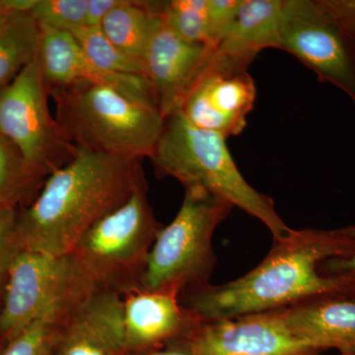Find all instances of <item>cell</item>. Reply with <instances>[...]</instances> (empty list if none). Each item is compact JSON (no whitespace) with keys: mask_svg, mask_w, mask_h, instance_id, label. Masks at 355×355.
Wrapping results in <instances>:
<instances>
[{"mask_svg":"<svg viewBox=\"0 0 355 355\" xmlns=\"http://www.w3.org/2000/svg\"><path fill=\"white\" fill-rule=\"evenodd\" d=\"M284 0H241L237 15L214 57L249 67L266 49L282 48L280 17Z\"/></svg>","mask_w":355,"mask_h":355,"instance_id":"obj_17","label":"cell"},{"mask_svg":"<svg viewBox=\"0 0 355 355\" xmlns=\"http://www.w3.org/2000/svg\"><path fill=\"white\" fill-rule=\"evenodd\" d=\"M6 272H0V307H1L2 297H3L4 286H6Z\"/></svg>","mask_w":355,"mask_h":355,"instance_id":"obj_32","label":"cell"},{"mask_svg":"<svg viewBox=\"0 0 355 355\" xmlns=\"http://www.w3.org/2000/svg\"><path fill=\"white\" fill-rule=\"evenodd\" d=\"M241 0H207V28L210 48L214 49L232 25Z\"/></svg>","mask_w":355,"mask_h":355,"instance_id":"obj_25","label":"cell"},{"mask_svg":"<svg viewBox=\"0 0 355 355\" xmlns=\"http://www.w3.org/2000/svg\"><path fill=\"white\" fill-rule=\"evenodd\" d=\"M48 87L37 60L0 93V135L46 179L74 157V146L49 107Z\"/></svg>","mask_w":355,"mask_h":355,"instance_id":"obj_8","label":"cell"},{"mask_svg":"<svg viewBox=\"0 0 355 355\" xmlns=\"http://www.w3.org/2000/svg\"><path fill=\"white\" fill-rule=\"evenodd\" d=\"M15 12L8 6L7 0H0V21L4 19L8 14ZM21 13V12H20Z\"/></svg>","mask_w":355,"mask_h":355,"instance_id":"obj_31","label":"cell"},{"mask_svg":"<svg viewBox=\"0 0 355 355\" xmlns=\"http://www.w3.org/2000/svg\"><path fill=\"white\" fill-rule=\"evenodd\" d=\"M40 35L31 13L12 12L0 21V93L36 60Z\"/></svg>","mask_w":355,"mask_h":355,"instance_id":"obj_19","label":"cell"},{"mask_svg":"<svg viewBox=\"0 0 355 355\" xmlns=\"http://www.w3.org/2000/svg\"><path fill=\"white\" fill-rule=\"evenodd\" d=\"M226 140L195 127L181 113L173 114L165 119L150 159L159 174L174 178L184 188L198 187L224 198L263 222L273 241L284 239L292 229L277 214L272 198L254 190L243 177Z\"/></svg>","mask_w":355,"mask_h":355,"instance_id":"obj_3","label":"cell"},{"mask_svg":"<svg viewBox=\"0 0 355 355\" xmlns=\"http://www.w3.org/2000/svg\"><path fill=\"white\" fill-rule=\"evenodd\" d=\"M350 40H352V39H350ZM352 46H354V53H355V41H354V40H352Z\"/></svg>","mask_w":355,"mask_h":355,"instance_id":"obj_34","label":"cell"},{"mask_svg":"<svg viewBox=\"0 0 355 355\" xmlns=\"http://www.w3.org/2000/svg\"><path fill=\"white\" fill-rule=\"evenodd\" d=\"M355 235V225L350 226ZM322 270L326 273H355V254L354 256L345 259H334L324 263L321 266Z\"/></svg>","mask_w":355,"mask_h":355,"instance_id":"obj_29","label":"cell"},{"mask_svg":"<svg viewBox=\"0 0 355 355\" xmlns=\"http://www.w3.org/2000/svg\"><path fill=\"white\" fill-rule=\"evenodd\" d=\"M163 2L121 0L100 28L123 53L142 62L162 25Z\"/></svg>","mask_w":355,"mask_h":355,"instance_id":"obj_18","label":"cell"},{"mask_svg":"<svg viewBox=\"0 0 355 355\" xmlns=\"http://www.w3.org/2000/svg\"><path fill=\"white\" fill-rule=\"evenodd\" d=\"M161 228L144 184L86 231L69 254L95 289L123 296L140 288L147 257Z\"/></svg>","mask_w":355,"mask_h":355,"instance_id":"obj_5","label":"cell"},{"mask_svg":"<svg viewBox=\"0 0 355 355\" xmlns=\"http://www.w3.org/2000/svg\"><path fill=\"white\" fill-rule=\"evenodd\" d=\"M123 297L96 291L65 315L51 355H128Z\"/></svg>","mask_w":355,"mask_h":355,"instance_id":"obj_12","label":"cell"},{"mask_svg":"<svg viewBox=\"0 0 355 355\" xmlns=\"http://www.w3.org/2000/svg\"><path fill=\"white\" fill-rule=\"evenodd\" d=\"M184 345L198 355H319L287 328L280 309L200 322Z\"/></svg>","mask_w":355,"mask_h":355,"instance_id":"obj_11","label":"cell"},{"mask_svg":"<svg viewBox=\"0 0 355 355\" xmlns=\"http://www.w3.org/2000/svg\"><path fill=\"white\" fill-rule=\"evenodd\" d=\"M128 354L164 349L191 335L200 321L170 289L137 288L123 296Z\"/></svg>","mask_w":355,"mask_h":355,"instance_id":"obj_14","label":"cell"},{"mask_svg":"<svg viewBox=\"0 0 355 355\" xmlns=\"http://www.w3.org/2000/svg\"><path fill=\"white\" fill-rule=\"evenodd\" d=\"M323 3L355 41V0H323Z\"/></svg>","mask_w":355,"mask_h":355,"instance_id":"obj_27","label":"cell"},{"mask_svg":"<svg viewBox=\"0 0 355 355\" xmlns=\"http://www.w3.org/2000/svg\"><path fill=\"white\" fill-rule=\"evenodd\" d=\"M70 309L55 310L40 318L6 343L0 355H51L58 329Z\"/></svg>","mask_w":355,"mask_h":355,"instance_id":"obj_23","label":"cell"},{"mask_svg":"<svg viewBox=\"0 0 355 355\" xmlns=\"http://www.w3.org/2000/svg\"><path fill=\"white\" fill-rule=\"evenodd\" d=\"M280 313L289 331L319 352L355 355V296H315L280 308Z\"/></svg>","mask_w":355,"mask_h":355,"instance_id":"obj_16","label":"cell"},{"mask_svg":"<svg viewBox=\"0 0 355 355\" xmlns=\"http://www.w3.org/2000/svg\"><path fill=\"white\" fill-rule=\"evenodd\" d=\"M40 31L36 60L49 92L78 83L101 84L157 107L153 86L146 77L105 71L86 55L70 33L41 26Z\"/></svg>","mask_w":355,"mask_h":355,"instance_id":"obj_13","label":"cell"},{"mask_svg":"<svg viewBox=\"0 0 355 355\" xmlns=\"http://www.w3.org/2000/svg\"><path fill=\"white\" fill-rule=\"evenodd\" d=\"M76 148L67 164L44 180L34 202L18 210L17 251L69 254L96 222L146 184L141 160Z\"/></svg>","mask_w":355,"mask_h":355,"instance_id":"obj_2","label":"cell"},{"mask_svg":"<svg viewBox=\"0 0 355 355\" xmlns=\"http://www.w3.org/2000/svg\"><path fill=\"white\" fill-rule=\"evenodd\" d=\"M17 209L0 207V272H6L13 254L17 252L14 241Z\"/></svg>","mask_w":355,"mask_h":355,"instance_id":"obj_26","label":"cell"},{"mask_svg":"<svg viewBox=\"0 0 355 355\" xmlns=\"http://www.w3.org/2000/svg\"><path fill=\"white\" fill-rule=\"evenodd\" d=\"M128 355H198L184 345L179 342L168 345L164 349L150 350V352H139V354H130Z\"/></svg>","mask_w":355,"mask_h":355,"instance_id":"obj_30","label":"cell"},{"mask_svg":"<svg viewBox=\"0 0 355 355\" xmlns=\"http://www.w3.org/2000/svg\"><path fill=\"white\" fill-rule=\"evenodd\" d=\"M6 343L0 342V352H2V349H4V347H6Z\"/></svg>","mask_w":355,"mask_h":355,"instance_id":"obj_33","label":"cell"},{"mask_svg":"<svg viewBox=\"0 0 355 355\" xmlns=\"http://www.w3.org/2000/svg\"><path fill=\"white\" fill-rule=\"evenodd\" d=\"M280 42V50L294 55L320 80L340 88L355 104L354 46L323 0H284Z\"/></svg>","mask_w":355,"mask_h":355,"instance_id":"obj_9","label":"cell"},{"mask_svg":"<svg viewBox=\"0 0 355 355\" xmlns=\"http://www.w3.org/2000/svg\"><path fill=\"white\" fill-rule=\"evenodd\" d=\"M212 51L209 46L184 41L162 20L142 62L144 76L153 86L159 111L165 119L179 113L207 69Z\"/></svg>","mask_w":355,"mask_h":355,"instance_id":"obj_15","label":"cell"},{"mask_svg":"<svg viewBox=\"0 0 355 355\" xmlns=\"http://www.w3.org/2000/svg\"><path fill=\"white\" fill-rule=\"evenodd\" d=\"M94 291L69 254L19 250L7 266L0 342L6 345L40 318L72 307Z\"/></svg>","mask_w":355,"mask_h":355,"instance_id":"obj_7","label":"cell"},{"mask_svg":"<svg viewBox=\"0 0 355 355\" xmlns=\"http://www.w3.org/2000/svg\"><path fill=\"white\" fill-rule=\"evenodd\" d=\"M44 180L0 135V207L20 210L31 205Z\"/></svg>","mask_w":355,"mask_h":355,"instance_id":"obj_20","label":"cell"},{"mask_svg":"<svg viewBox=\"0 0 355 355\" xmlns=\"http://www.w3.org/2000/svg\"><path fill=\"white\" fill-rule=\"evenodd\" d=\"M162 20L170 30L184 41L210 48L207 0L164 1Z\"/></svg>","mask_w":355,"mask_h":355,"instance_id":"obj_22","label":"cell"},{"mask_svg":"<svg viewBox=\"0 0 355 355\" xmlns=\"http://www.w3.org/2000/svg\"><path fill=\"white\" fill-rule=\"evenodd\" d=\"M120 2L121 0H88L86 26L100 27L107 15L116 8Z\"/></svg>","mask_w":355,"mask_h":355,"instance_id":"obj_28","label":"cell"},{"mask_svg":"<svg viewBox=\"0 0 355 355\" xmlns=\"http://www.w3.org/2000/svg\"><path fill=\"white\" fill-rule=\"evenodd\" d=\"M354 254L350 226L292 229L286 238L273 242L251 272L220 286L209 284L182 292L180 301L200 322H211L280 309L315 296H355V273H326L321 268L326 261Z\"/></svg>","mask_w":355,"mask_h":355,"instance_id":"obj_1","label":"cell"},{"mask_svg":"<svg viewBox=\"0 0 355 355\" xmlns=\"http://www.w3.org/2000/svg\"><path fill=\"white\" fill-rule=\"evenodd\" d=\"M233 207L205 189L184 188L177 216L162 226L149 252L140 288L181 294L209 284L216 265L212 238Z\"/></svg>","mask_w":355,"mask_h":355,"instance_id":"obj_6","label":"cell"},{"mask_svg":"<svg viewBox=\"0 0 355 355\" xmlns=\"http://www.w3.org/2000/svg\"><path fill=\"white\" fill-rule=\"evenodd\" d=\"M88 0H37L31 14L41 27L71 33L86 26Z\"/></svg>","mask_w":355,"mask_h":355,"instance_id":"obj_24","label":"cell"},{"mask_svg":"<svg viewBox=\"0 0 355 355\" xmlns=\"http://www.w3.org/2000/svg\"><path fill=\"white\" fill-rule=\"evenodd\" d=\"M49 93L58 125L74 146L137 160L153 156L165 123L157 107L101 84H74Z\"/></svg>","mask_w":355,"mask_h":355,"instance_id":"obj_4","label":"cell"},{"mask_svg":"<svg viewBox=\"0 0 355 355\" xmlns=\"http://www.w3.org/2000/svg\"><path fill=\"white\" fill-rule=\"evenodd\" d=\"M257 89L248 67L214 57L187 96L179 113L191 125L228 139L240 135L254 109Z\"/></svg>","mask_w":355,"mask_h":355,"instance_id":"obj_10","label":"cell"},{"mask_svg":"<svg viewBox=\"0 0 355 355\" xmlns=\"http://www.w3.org/2000/svg\"><path fill=\"white\" fill-rule=\"evenodd\" d=\"M70 34L99 69L113 73L146 77L144 62L123 53L110 41L101 28L84 26Z\"/></svg>","mask_w":355,"mask_h":355,"instance_id":"obj_21","label":"cell"}]
</instances>
